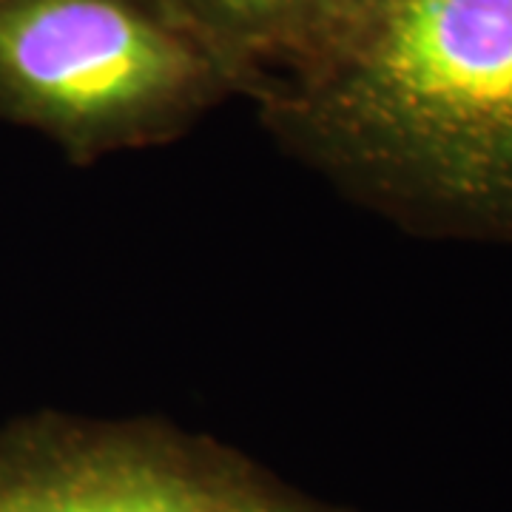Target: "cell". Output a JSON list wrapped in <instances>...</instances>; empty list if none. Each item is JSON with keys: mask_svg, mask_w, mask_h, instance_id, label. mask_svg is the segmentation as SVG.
<instances>
[{"mask_svg": "<svg viewBox=\"0 0 512 512\" xmlns=\"http://www.w3.org/2000/svg\"><path fill=\"white\" fill-rule=\"evenodd\" d=\"M237 86L160 0H0V120L74 165L188 134Z\"/></svg>", "mask_w": 512, "mask_h": 512, "instance_id": "cell-2", "label": "cell"}, {"mask_svg": "<svg viewBox=\"0 0 512 512\" xmlns=\"http://www.w3.org/2000/svg\"><path fill=\"white\" fill-rule=\"evenodd\" d=\"M251 97L319 49L328 0H160Z\"/></svg>", "mask_w": 512, "mask_h": 512, "instance_id": "cell-4", "label": "cell"}, {"mask_svg": "<svg viewBox=\"0 0 512 512\" xmlns=\"http://www.w3.org/2000/svg\"><path fill=\"white\" fill-rule=\"evenodd\" d=\"M254 103L288 154L404 231L512 242V0H379Z\"/></svg>", "mask_w": 512, "mask_h": 512, "instance_id": "cell-1", "label": "cell"}, {"mask_svg": "<svg viewBox=\"0 0 512 512\" xmlns=\"http://www.w3.org/2000/svg\"><path fill=\"white\" fill-rule=\"evenodd\" d=\"M379 0H328V26H325V37H322V43L328 40L339 26H345L348 20H353L356 15H362L367 12L370 6H376ZM319 43V46H322Z\"/></svg>", "mask_w": 512, "mask_h": 512, "instance_id": "cell-5", "label": "cell"}, {"mask_svg": "<svg viewBox=\"0 0 512 512\" xmlns=\"http://www.w3.org/2000/svg\"><path fill=\"white\" fill-rule=\"evenodd\" d=\"M0 512H350L214 436L57 410L0 427Z\"/></svg>", "mask_w": 512, "mask_h": 512, "instance_id": "cell-3", "label": "cell"}]
</instances>
